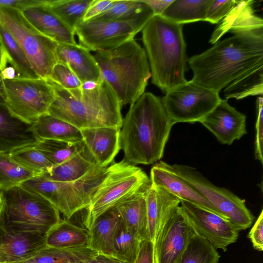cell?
<instances>
[{"label":"cell","instance_id":"1","mask_svg":"<svg viewBox=\"0 0 263 263\" xmlns=\"http://www.w3.org/2000/svg\"><path fill=\"white\" fill-rule=\"evenodd\" d=\"M187 62L193 73L192 81L219 93L242 74L263 64V28L218 41Z\"/></svg>","mask_w":263,"mask_h":263},{"label":"cell","instance_id":"2","mask_svg":"<svg viewBox=\"0 0 263 263\" xmlns=\"http://www.w3.org/2000/svg\"><path fill=\"white\" fill-rule=\"evenodd\" d=\"M173 124L161 99L144 92L130 105L120 131L124 160L135 164H151L163 157Z\"/></svg>","mask_w":263,"mask_h":263},{"label":"cell","instance_id":"3","mask_svg":"<svg viewBox=\"0 0 263 263\" xmlns=\"http://www.w3.org/2000/svg\"><path fill=\"white\" fill-rule=\"evenodd\" d=\"M55 98L48 114L80 130L102 127L121 128L122 106L114 90L102 78L82 83L80 87L66 89L50 79Z\"/></svg>","mask_w":263,"mask_h":263},{"label":"cell","instance_id":"4","mask_svg":"<svg viewBox=\"0 0 263 263\" xmlns=\"http://www.w3.org/2000/svg\"><path fill=\"white\" fill-rule=\"evenodd\" d=\"M142 39L153 84L166 92L187 81L182 25L155 15L142 29Z\"/></svg>","mask_w":263,"mask_h":263},{"label":"cell","instance_id":"5","mask_svg":"<svg viewBox=\"0 0 263 263\" xmlns=\"http://www.w3.org/2000/svg\"><path fill=\"white\" fill-rule=\"evenodd\" d=\"M93 56L102 78L122 106L132 105L145 92L151 69L145 49L134 39L111 50L96 51Z\"/></svg>","mask_w":263,"mask_h":263},{"label":"cell","instance_id":"6","mask_svg":"<svg viewBox=\"0 0 263 263\" xmlns=\"http://www.w3.org/2000/svg\"><path fill=\"white\" fill-rule=\"evenodd\" d=\"M150 178L140 167L124 159L111 164L85 209L84 225L88 230L100 216L147 192Z\"/></svg>","mask_w":263,"mask_h":263},{"label":"cell","instance_id":"7","mask_svg":"<svg viewBox=\"0 0 263 263\" xmlns=\"http://www.w3.org/2000/svg\"><path fill=\"white\" fill-rule=\"evenodd\" d=\"M1 192L2 217L14 231L46 234L61 220L59 211L50 201L21 185Z\"/></svg>","mask_w":263,"mask_h":263},{"label":"cell","instance_id":"8","mask_svg":"<svg viewBox=\"0 0 263 263\" xmlns=\"http://www.w3.org/2000/svg\"><path fill=\"white\" fill-rule=\"evenodd\" d=\"M107 168L97 165L85 177L75 182L53 181L39 175L20 185L47 199L69 219L88 205L106 174Z\"/></svg>","mask_w":263,"mask_h":263},{"label":"cell","instance_id":"9","mask_svg":"<svg viewBox=\"0 0 263 263\" xmlns=\"http://www.w3.org/2000/svg\"><path fill=\"white\" fill-rule=\"evenodd\" d=\"M0 23L20 46L37 76L49 79L58 62V42L36 30L17 9L0 6Z\"/></svg>","mask_w":263,"mask_h":263},{"label":"cell","instance_id":"10","mask_svg":"<svg viewBox=\"0 0 263 263\" xmlns=\"http://www.w3.org/2000/svg\"><path fill=\"white\" fill-rule=\"evenodd\" d=\"M0 97L13 115L32 124L48 114L55 92L46 79L18 78L2 80Z\"/></svg>","mask_w":263,"mask_h":263},{"label":"cell","instance_id":"11","mask_svg":"<svg viewBox=\"0 0 263 263\" xmlns=\"http://www.w3.org/2000/svg\"><path fill=\"white\" fill-rule=\"evenodd\" d=\"M161 162L165 167L185 181L204 197L239 231L251 226L254 216L243 199L230 190L214 185L193 167Z\"/></svg>","mask_w":263,"mask_h":263},{"label":"cell","instance_id":"12","mask_svg":"<svg viewBox=\"0 0 263 263\" xmlns=\"http://www.w3.org/2000/svg\"><path fill=\"white\" fill-rule=\"evenodd\" d=\"M221 99L218 92L191 80L167 91L161 100L174 125L180 122H200Z\"/></svg>","mask_w":263,"mask_h":263},{"label":"cell","instance_id":"13","mask_svg":"<svg viewBox=\"0 0 263 263\" xmlns=\"http://www.w3.org/2000/svg\"><path fill=\"white\" fill-rule=\"evenodd\" d=\"M147 23L139 21L89 20L79 24L74 32L80 45L89 51H106L134 39Z\"/></svg>","mask_w":263,"mask_h":263},{"label":"cell","instance_id":"14","mask_svg":"<svg viewBox=\"0 0 263 263\" xmlns=\"http://www.w3.org/2000/svg\"><path fill=\"white\" fill-rule=\"evenodd\" d=\"M180 206L196 235L216 250L226 251L227 247L237 240L239 231L229 219L185 200H180Z\"/></svg>","mask_w":263,"mask_h":263},{"label":"cell","instance_id":"15","mask_svg":"<svg viewBox=\"0 0 263 263\" xmlns=\"http://www.w3.org/2000/svg\"><path fill=\"white\" fill-rule=\"evenodd\" d=\"M195 235L179 205L172 211L154 243V263H179Z\"/></svg>","mask_w":263,"mask_h":263},{"label":"cell","instance_id":"16","mask_svg":"<svg viewBox=\"0 0 263 263\" xmlns=\"http://www.w3.org/2000/svg\"><path fill=\"white\" fill-rule=\"evenodd\" d=\"M45 235L14 231L0 218V263L28 259L46 247Z\"/></svg>","mask_w":263,"mask_h":263},{"label":"cell","instance_id":"17","mask_svg":"<svg viewBox=\"0 0 263 263\" xmlns=\"http://www.w3.org/2000/svg\"><path fill=\"white\" fill-rule=\"evenodd\" d=\"M200 123L222 144L231 145L247 134L246 116L231 106L227 99H221Z\"/></svg>","mask_w":263,"mask_h":263},{"label":"cell","instance_id":"18","mask_svg":"<svg viewBox=\"0 0 263 263\" xmlns=\"http://www.w3.org/2000/svg\"><path fill=\"white\" fill-rule=\"evenodd\" d=\"M40 139L28 124L13 115L0 97V153L34 146Z\"/></svg>","mask_w":263,"mask_h":263},{"label":"cell","instance_id":"19","mask_svg":"<svg viewBox=\"0 0 263 263\" xmlns=\"http://www.w3.org/2000/svg\"><path fill=\"white\" fill-rule=\"evenodd\" d=\"M84 145L96 163L107 167L121 149V128L102 127L81 129Z\"/></svg>","mask_w":263,"mask_h":263},{"label":"cell","instance_id":"20","mask_svg":"<svg viewBox=\"0 0 263 263\" xmlns=\"http://www.w3.org/2000/svg\"><path fill=\"white\" fill-rule=\"evenodd\" d=\"M150 180L153 186L167 191L180 200L190 202L227 218L196 190L165 167L161 161L152 167Z\"/></svg>","mask_w":263,"mask_h":263},{"label":"cell","instance_id":"21","mask_svg":"<svg viewBox=\"0 0 263 263\" xmlns=\"http://www.w3.org/2000/svg\"><path fill=\"white\" fill-rule=\"evenodd\" d=\"M25 17L39 32L58 43L77 44L75 32L64 23L47 5L42 4L22 11Z\"/></svg>","mask_w":263,"mask_h":263},{"label":"cell","instance_id":"22","mask_svg":"<svg viewBox=\"0 0 263 263\" xmlns=\"http://www.w3.org/2000/svg\"><path fill=\"white\" fill-rule=\"evenodd\" d=\"M56 55L58 62L68 65L82 83L102 78L93 55L80 44L58 43Z\"/></svg>","mask_w":263,"mask_h":263},{"label":"cell","instance_id":"23","mask_svg":"<svg viewBox=\"0 0 263 263\" xmlns=\"http://www.w3.org/2000/svg\"><path fill=\"white\" fill-rule=\"evenodd\" d=\"M148 239L155 243L172 211L180 200L167 191L152 184L146 193Z\"/></svg>","mask_w":263,"mask_h":263},{"label":"cell","instance_id":"24","mask_svg":"<svg viewBox=\"0 0 263 263\" xmlns=\"http://www.w3.org/2000/svg\"><path fill=\"white\" fill-rule=\"evenodd\" d=\"M253 1H236L234 7L219 22L210 43L214 44L226 33H237L263 28L262 19L255 15Z\"/></svg>","mask_w":263,"mask_h":263},{"label":"cell","instance_id":"25","mask_svg":"<svg viewBox=\"0 0 263 263\" xmlns=\"http://www.w3.org/2000/svg\"><path fill=\"white\" fill-rule=\"evenodd\" d=\"M122 225L116 208L106 212L98 217L88 230L87 247L99 254L113 257L115 238Z\"/></svg>","mask_w":263,"mask_h":263},{"label":"cell","instance_id":"26","mask_svg":"<svg viewBox=\"0 0 263 263\" xmlns=\"http://www.w3.org/2000/svg\"><path fill=\"white\" fill-rule=\"evenodd\" d=\"M97 165L85 147L63 162L53 165L41 175L47 180L62 182L78 181L91 172Z\"/></svg>","mask_w":263,"mask_h":263},{"label":"cell","instance_id":"27","mask_svg":"<svg viewBox=\"0 0 263 263\" xmlns=\"http://www.w3.org/2000/svg\"><path fill=\"white\" fill-rule=\"evenodd\" d=\"M146 193L115 208L125 228L141 241L149 239Z\"/></svg>","mask_w":263,"mask_h":263},{"label":"cell","instance_id":"28","mask_svg":"<svg viewBox=\"0 0 263 263\" xmlns=\"http://www.w3.org/2000/svg\"><path fill=\"white\" fill-rule=\"evenodd\" d=\"M88 240L87 229L62 219L45 235L46 246L59 249L87 247Z\"/></svg>","mask_w":263,"mask_h":263},{"label":"cell","instance_id":"29","mask_svg":"<svg viewBox=\"0 0 263 263\" xmlns=\"http://www.w3.org/2000/svg\"><path fill=\"white\" fill-rule=\"evenodd\" d=\"M32 129L40 139H51L70 142L82 141L79 129L49 114L42 116L32 124Z\"/></svg>","mask_w":263,"mask_h":263},{"label":"cell","instance_id":"30","mask_svg":"<svg viewBox=\"0 0 263 263\" xmlns=\"http://www.w3.org/2000/svg\"><path fill=\"white\" fill-rule=\"evenodd\" d=\"M153 16V10L142 0H115L109 10L90 20L139 21L148 23Z\"/></svg>","mask_w":263,"mask_h":263},{"label":"cell","instance_id":"31","mask_svg":"<svg viewBox=\"0 0 263 263\" xmlns=\"http://www.w3.org/2000/svg\"><path fill=\"white\" fill-rule=\"evenodd\" d=\"M212 2L213 0H174L161 16L180 25L205 21L208 8Z\"/></svg>","mask_w":263,"mask_h":263},{"label":"cell","instance_id":"32","mask_svg":"<svg viewBox=\"0 0 263 263\" xmlns=\"http://www.w3.org/2000/svg\"><path fill=\"white\" fill-rule=\"evenodd\" d=\"M226 99H243L263 93V64H259L242 74L224 90Z\"/></svg>","mask_w":263,"mask_h":263},{"label":"cell","instance_id":"33","mask_svg":"<svg viewBox=\"0 0 263 263\" xmlns=\"http://www.w3.org/2000/svg\"><path fill=\"white\" fill-rule=\"evenodd\" d=\"M97 254L88 247L59 249L46 246L32 257L17 263H77Z\"/></svg>","mask_w":263,"mask_h":263},{"label":"cell","instance_id":"34","mask_svg":"<svg viewBox=\"0 0 263 263\" xmlns=\"http://www.w3.org/2000/svg\"><path fill=\"white\" fill-rule=\"evenodd\" d=\"M93 0H47L52 12L74 31Z\"/></svg>","mask_w":263,"mask_h":263},{"label":"cell","instance_id":"35","mask_svg":"<svg viewBox=\"0 0 263 263\" xmlns=\"http://www.w3.org/2000/svg\"><path fill=\"white\" fill-rule=\"evenodd\" d=\"M0 40L7 57L20 78H39L20 46L1 23Z\"/></svg>","mask_w":263,"mask_h":263},{"label":"cell","instance_id":"36","mask_svg":"<svg viewBox=\"0 0 263 263\" xmlns=\"http://www.w3.org/2000/svg\"><path fill=\"white\" fill-rule=\"evenodd\" d=\"M39 175L16 162L9 154L0 153V191L20 185Z\"/></svg>","mask_w":263,"mask_h":263},{"label":"cell","instance_id":"37","mask_svg":"<svg viewBox=\"0 0 263 263\" xmlns=\"http://www.w3.org/2000/svg\"><path fill=\"white\" fill-rule=\"evenodd\" d=\"M82 141L70 142L51 139H40L34 146L41 152L53 165L59 164L82 149Z\"/></svg>","mask_w":263,"mask_h":263},{"label":"cell","instance_id":"38","mask_svg":"<svg viewBox=\"0 0 263 263\" xmlns=\"http://www.w3.org/2000/svg\"><path fill=\"white\" fill-rule=\"evenodd\" d=\"M220 255L203 238L195 235L190 240L179 263H218Z\"/></svg>","mask_w":263,"mask_h":263},{"label":"cell","instance_id":"39","mask_svg":"<svg viewBox=\"0 0 263 263\" xmlns=\"http://www.w3.org/2000/svg\"><path fill=\"white\" fill-rule=\"evenodd\" d=\"M141 242L122 225L115 238L113 257L127 263H134Z\"/></svg>","mask_w":263,"mask_h":263},{"label":"cell","instance_id":"40","mask_svg":"<svg viewBox=\"0 0 263 263\" xmlns=\"http://www.w3.org/2000/svg\"><path fill=\"white\" fill-rule=\"evenodd\" d=\"M9 154L16 162L40 175L47 172L53 165L34 146L15 151Z\"/></svg>","mask_w":263,"mask_h":263},{"label":"cell","instance_id":"41","mask_svg":"<svg viewBox=\"0 0 263 263\" xmlns=\"http://www.w3.org/2000/svg\"><path fill=\"white\" fill-rule=\"evenodd\" d=\"M48 79L67 90L78 88L82 84L68 65L60 62L54 66Z\"/></svg>","mask_w":263,"mask_h":263},{"label":"cell","instance_id":"42","mask_svg":"<svg viewBox=\"0 0 263 263\" xmlns=\"http://www.w3.org/2000/svg\"><path fill=\"white\" fill-rule=\"evenodd\" d=\"M257 119L255 123L254 154L255 159L263 164V98L259 97L256 100Z\"/></svg>","mask_w":263,"mask_h":263},{"label":"cell","instance_id":"43","mask_svg":"<svg viewBox=\"0 0 263 263\" xmlns=\"http://www.w3.org/2000/svg\"><path fill=\"white\" fill-rule=\"evenodd\" d=\"M235 3V0H213L208 8L205 21L212 24L219 23L230 11Z\"/></svg>","mask_w":263,"mask_h":263},{"label":"cell","instance_id":"44","mask_svg":"<svg viewBox=\"0 0 263 263\" xmlns=\"http://www.w3.org/2000/svg\"><path fill=\"white\" fill-rule=\"evenodd\" d=\"M248 237L253 248L257 251L263 250V211L261 210L253 227L250 231Z\"/></svg>","mask_w":263,"mask_h":263},{"label":"cell","instance_id":"45","mask_svg":"<svg viewBox=\"0 0 263 263\" xmlns=\"http://www.w3.org/2000/svg\"><path fill=\"white\" fill-rule=\"evenodd\" d=\"M115 0H93L88 8L83 20L87 21L109 10Z\"/></svg>","mask_w":263,"mask_h":263},{"label":"cell","instance_id":"46","mask_svg":"<svg viewBox=\"0 0 263 263\" xmlns=\"http://www.w3.org/2000/svg\"><path fill=\"white\" fill-rule=\"evenodd\" d=\"M134 263H154V244L149 239L142 241Z\"/></svg>","mask_w":263,"mask_h":263},{"label":"cell","instance_id":"47","mask_svg":"<svg viewBox=\"0 0 263 263\" xmlns=\"http://www.w3.org/2000/svg\"><path fill=\"white\" fill-rule=\"evenodd\" d=\"M43 0H0V6L9 7L21 11L42 4Z\"/></svg>","mask_w":263,"mask_h":263},{"label":"cell","instance_id":"48","mask_svg":"<svg viewBox=\"0 0 263 263\" xmlns=\"http://www.w3.org/2000/svg\"><path fill=\"white\" fill-rule=\"evenodd\" d=\"M153 11L154 16L161 15L174 0H142Z\"/></svg>","mask_w":263,"mask_h":263},{"label":"cell","instance_id":"49","mask_svg":"<svg viewBox=\"0 0 263 263\" xmlns=\"http://www.w3.org/2000/svg\"><path fill=\"white\" fill-rule=\"evenodd\" d=\"M77 263H127L110 256L98 253L96 255Z\"/></svg>","mask_w":263,"mask_h":263},{"label":"cell","instance_id":"50","mask_svg":"<svg viewBox=\"0 0 263 263\" xmlns=\"http://www.w3.org/2000/svg\"><path fill=\"white\" fill-rule=\"evenodd\" d=\"M4 206V200L2 193L0 191V218L1 217Z\"/></svg>","mask_w":263,"mask_h":263},{"label":"cell","instance_id":"51","mask_svg":"<svg viewBox=\"0 0 263 263\" xmlns=\"http://www.w3.org/2000/svg\"><path fill=\"white\" fill-rule=\"evenodd\" d=\"M5 52L3 50V48L0 49V70L2 65V63L3 61L4 57Z\"/></svg>","mask_w":263,"mask_h":263},{"label":"cell","instance_id":"52","mask_svg":"<svg viewBox=\"0 0 263 263\" xmlns=\"http://www.w3.org/2000/svg\"><path fill=\"white\" fill-rule=\"evenodd\" d=\"M2 80H3V78H2V72L0 70V89H1V83H2Z\"/></svg>","mask_w":263,"mask_h":263},{"label":"cell","instance_id":"53","mask_svg":"<svg viewBox=\"0 0 263 263\" xmlns=\"http://www.w3.org/2000/svg\"><path fill=\"white\" fill-rule=\"evenodd\" d=\"M3 49V47H2V45L1 40H0V49Z\"/></svg>","mask_w":263,"mask_h":263}]
</instances>
